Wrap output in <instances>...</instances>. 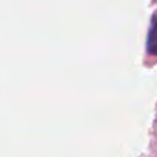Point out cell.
<instances>
[{
  "mask_svg": "<svg viewBox=\"0 0 157 157\" xmlns=\"http://www.w3.org/2000/svg\"><path fill=\"white\" fill-rule=\"evenodd\" d=\"M155 29H156V22H155V17L152 18V25H150V30H149V43H147V47H149V52H152V54H155Z\"/></svg>",
  "mask_w": 157,
  "mask_h": 157,
  "instance_id": "obj_1",
  "label": "cell"
}]
</instances>
